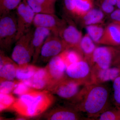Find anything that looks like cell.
<instances>
[{"label":"cell","instance_id":"6da1fadb","mask_svg":"<svg viewBox=\"0 0 120 120\" xmlns=\"http://www.w3.org/2000/svg\"><path fill=\"white\" fill-rule=\"evenodd\" d=\"M110 92L103 83H92L83 87L73 99V108L84 113L88 118L97 119L110 108Z\"/></svg>","mask_w":120,"mask_h":120},{"label":"cell","instance_id":"7a4b0ae2","mask_svg":"<svg viewBox=\"0 0 120 120\" xmlns=\"http://www.w3.org/2000/svg\"><path fill=\"white\" fill-rule=\"evenodd\" d=\"M54 101V97L49 91L33 89L16 99L11 107L20 116L32 117L44 112Z\"/></svg>","mask_w":120,"mask_h":120},{"label":"cell","instance_id":"3957f363","mask_svg":"<svg viewBox=\"0 0 120 120\" xmlns=\"http://www.w3.org/2000/svg\"><path fill=\"white\" fill-rule=\"evenodd\" d=\"M34 31L31 28L16 41L11 58L19 66L28 64L33 58L34 49L32 38Z\"/></svg>","mask_w":120,"mask_h":120},{"label":"cell","instance_id":"277c9868","mask_svg":"<svg viewBox=\"0 0 120 120\" xmlns=\"http://www.w3.org/2000/svg\"><path fill=\"white\" fill-rule=\"evenodd\" d=\"M0 16V45L2 49L8 50L16 40V15L15 12H11Z\"/></svg>","mask_w":120,"mask_h":120},{"label":"cell","instance_id":"5b68a950","mask_svg":"<svg viewBox=\"0 0 120 120\" xmlns=\"http://www.w3.org/2000/svg\"><path fill=\"white\" fill-rule=\"evenodd\" d=\"M66 75L68 78L78 81L85 86L94 83L92 67L84 59L67 67Z\"/></svg>","mask_w":120,"mask_h":120},{"label":"cell","instance_id":"8992f818","mask_svg":"<svg viewBox=\"0 0 120 120\" xmlns=\"http://www.w3.org/2000/svg\"><path fill=\"white\" fill-rule=\"evenodd\" d=\"M64 17L65 22L59 31L58 35L67 45L68 49H75L80 52V43L83 37L82 32L77 28L72 19L66 15Z\"/></svg>","mask_w":120,"mask_h":120},{"label":"cell","instance_id":"52a82bcc","mask_svg":"<svg viewBox=\"0 0 120 120\" xmlns=\"http://www.w3.org/2000/svg\"><path fill=\"white\" fill-rule=\"evenodd\" d=\"M16 10L17 26L16 41L31 29L36 13L28 5L26 0H23Z\"/></svg>","mask_w":120,"mask_h":120},{"label":"cell","instance_id":"ba28073f","mask_svg":"<svg viewBox=\"0 0 120 120\" xmlns=\"http://www.w3.org/2000/svg\"><path fill=\"white\" fill-rule=\"evenodd\" d=\"M118 49L110 46L97 47L90 64L92 67L105 69L113 66Z\"/></svg>","mask_w":120,"mask_h":120},{"label":"cell","instance_id":"9c48e42d","mask_svg":"<svg viewBox=\"0 0 120 120\" xmlns=\"http://www.w3.org/2000/svg\"><path fill=\"white\" fill-rule=\"evenodd\" d=\"M84 86L78 81L67 77L50 87L47 90L62 98L72 99L82 88L81 87Z\"/></svg>","mask_w":120,"mask_h":120},{"label":"cell","instance_id":"30bf717a","mask_svg":"<svg viewBox=\"0 0 120 120\" xmlns=\"http://www.w3.org/2000/svg\"><path fill=\"white\" fill-rule=\"evenodd\" d=\"M67 49V45L60 37L52 32L42 46L40 56L43 60L49 61Z\"/></svg>","mask_w":120,"mask_h":120},{"label":"cell","instance_id":"8fae6325","mask_svg":"<svg viewBox=\"0 0 120 120\" xmlns=\"http://www.w3.org/2000/svg\"><path fill=\"white\" fill-rule=\"evenodd\" d=\"M65 22L64 17L60 19L55 14L36 13L33 25L35 27L47 28L50 30L53 34L58 35L59 31Z\"/></svg>","mask_w":120,"mask_h":120},{"label":"cell","instance_id":"7c38bea8","mask_svg":"<svg viewBox=\"0 0 120 120\" xmlns=\"http://www.w3.org/2000/svg\"><path fill=\"white\" fill-rule=\"evenodd\" d=\"M45 68L50 81V86L47 90L67 77L66 75L67 67L60 54L50 59Z\"/></svg>","mask_w":120,"mask_h":120},{"label":"cell","instance_id":"4fadbf2b","mask_svg":"<svg viewBox=\"0 0 120 120\" xmlns=\"http://www.w3.org/2000/svg\"><path fill=\"white\" fill-rule=\"evenodd\" d=\"M99 44L115 47L120 45V22H111L106 26Z\"/></svg>","mask_w":120,"mask_h":120},{"label":"cell","instance_id":"5bb4252c","mask_svg":"<svg viewBox=\"0 0 120 120\" xmlns=\"http://www.w3.org/2000/svg\"><path fill=\"white\" fill-rule=\"evenodd\" d=\"M18 65L12 59L5 55L0 50V82L4 80H13L16 77Z\"/></svg>","mask_w":120,"mask_h":120},{"label":"cell","instance_id":"9a60e30c","mask_svg":"<svg viewBox=\"0 0 120 120\" xmlns=\"http://www.w3.org/2000/svg\"><path fill=\"white\" fill-rule=\"evenodd\" d=\"M23 81L30 87L36 90H47L50 84L49 76L45 68H38L31 78Z\"/></svg>","mask_w":120,"mask_h":120},{"label":"cell","instance_id":"2e32d148","mask_svg":"<svg viewBox=\"0 0 120 120\" xmlns=\"http://www.w3.org/2000/svg\"><path fill=\"white\" fill-rule=\"evenodd\" d=\"M47 120H77L82 119L79 112L74 108L60 107L53 109L45 116Z\"/></svg>","mask_w":120,"mask_h":120},{"label":"cell","instance_id":"e0dca14e","mask_svg":"<svg viewBox=\"0 0 120 120\" xmlns=\"http://www.w3.org/2000/svg\"><path fill=\"white\" fill-rule=\"evenodd\" d=\"M52 33L47 28L36 27L34 31L32 38V43L34 49V54L32 61L35 63L40 56L41 49L46 38Z\"/></svg>","mask_w":120,"mask_h":120},{"label":"cell","instance_id":"ac0fdd59","mask_svg":"<svg viewBox=\"0 0 120 120\" xmlns=\"http://www.w3.org/2000/svg\"><path fill=\"white\" fill-rule=\"evenodd\" d=\"M106 16L98 8H94L76 21L82 27L98 24L105 23Z\"/></svg>","mask_w":120,"mask_h":120},{"label":"cell","instance_id":"d6986e66","mask_svg":"<svg viewBox=\"0 0 120 120\" xmlns=\"http://www.w3.org/2000/svg\"><path fill=\"white\" fill-rule=\"evenodd\" d=\"M94 83H103L113 81L120 75V67L114 66L102 69L92 67Z\"/></svg>","mask_w":120,"mask_h":120},{"label":"cell","instance_id":"ffe728a7","mask_svg":"<svg viewBox=\"0 0 120 120\" xmlns=\"http://www.w3.org/2000/svg\"><path fill=\"white\" fill-rule=\"evenodd\" d=\"M35 13L55 14V4L49 0H26Z\"/></svg>","mask_w":120,"mask_h":120},{"label":"cell","instance_id":"44dd1931","mask_svg":"<svg viewBox=\"0 0 120 120\" xmlns=\"http://www.w3.org/2000/svg\"><path fill=\"white\" fill-rule=\"evenodd\" d=\"M95 43L87 34L82 38L79 45V51L84 59L90 63L96 49Z\"/></svg>","mask_w":120,"mask_h":120},{"label":"cell","instance_id":"7402d4cb","mask_svg":"<svg viewBox=\"0 0 120 120\" xmlns=\"http://www.w3.org/2000/svg\"><path fill=\"white\" fill-rule=\"evenodd\" d=\"M75 21L94 8V0H74Z\"/></svg>","mask_w":120,"mask_h":120},{"label":"cell","instance_id":"603a6c76","mask_svg":"<svg viewBox=\"0 0 120 120\" xmlns=\"http://www.w3.org/2000/svg\"><path fill=\"white\" fill-rule=\"evenodd\" d=\"M105 23L98 24L86 26L85 27L88 35L95 44H99L106 26Z\"/></svg>","mask_w":120,"mask_h":120},{"label":"cell","instance_id":"cb8c5ba5","mask_svg":"<svg viewBox=\"0 0 120 120\" xmlns=\"http://www.w3.org/2000/svg\"><path fill=\"white\" fill-rule=\"evenodd\" d=\"M60 54L67 67L70 65L84 59L82 53L75 49H69L65 50Z\"/></svg>","mask_w":120,"mask_h":120},{"label":"cell","instance_id":"d4e9b609","mask_svg":"<svg viewBox=\"0 0 120 120\" xmlns=\"http://www.w3.org/2000/svg\"><path fill=\"white\" fill-rule=\"evenodd\" d=\"M38 68L29 64L18 65L16 71V78L20 81L30 79L33 76Z\"/></svg>","mask_w":120,"mask_h":120},{"label":"cell","instance_id":"484cf974","mask_svg":"<svg viewBox=\"0 0 120 120\" xmlns=\"http://www.w3.org/2000/svg\"><path fill=\"white\" fill-rule=\"evenodd\" d=\"M22 0H0V16L16 9Z\"/></svg>","mask_w":120,"mask_h":120},{"label":"cell","instance_id":"4316f807","mask_svg":"<svg viewBox=\"0 0 120 120\" xmlns=\"http://www.w3.org/2000/svg\"><path fill=\"white\" fill-rule=\"evenodd\" d=\"M96 120H120V109L116 107L104 111Z\"/></svg>","mask_w":120,"mask_h":120},{"label":"cell","instance_id":"83f0119b","mask_svg":"<svg viewBox=\"0 0 120 120\" xmlns=\"http://www.w3.org/2000/svg\"><path fill=\"white\" fill-rule=\"evenodd\" d=\"M16 99L10 94L0 93V110H4L11 107Z\"/></svg>","mask_w":120,"mask_h":120},{"label":"cell","instance_id":"f1b7e54d","mask_svg":"<svg viewBox=\"0 0 120 120\" xmlns=\"http://www.w3.org/2000/svg\"><path fill=\"white\" fill-rule=\"evenodd\" d=\"M114 103L116 107L120 109V75L113 81Z\"/></svg>","mask_w":120,"mask_h":120},{"label":"cell","instance_id":"f546056e","mask_svg":"<svg viewBox=\"0 0 120 120\" xmlns=\"http://www.w3.org/2000/svg\"><path fill=\"white\" fill-rule=\"evenodd\" d=\"M18 82L13 80H4L0 82V93L10 94L13 91Z\"/></svg>","mask_w":120,"mask_h":120},{"label":"cell","instance_id":"4dcf8cb0","mask_svg":"<svg viewBox=\"0 0 120 120\" xmlns=\"http://www.w3.org/2000/svg\"><path fill=\"white\" fill-rule=\"evenodd\" d=\"M33 89L23 81H20L16 84L15 88L13 90V92L14 94L20 96L26 94Z\"/></svg>","mask_w":120,"mask_h":120},{"label":"cell","instance_id":"1f68e13d","mask_svg":"<svg viewBox=\"0 0 120 120\" xmlns=\"http://www.w3.org/2000/svg\"><path fill=\"white\" fill-rule=\"evenodd\" d=\"M74 0H64V6L66 15H65L74 20Z\"/></svg>","mask_w":120,"mask_h":120},{"label":"cell","instance_id":"d6a6232c","mask_svg":"<svg viewBox=\"0 0 120 120\" xmlns=\"http://www.w3.org/2000/svg\"><path fill=\"white\" fill-rule=\"evenodd\" d=\"M108 17L111 22H120V9L116 8Z\"/></svg>","mask_w":120,"mask_h":120},{"label":"cell","instance_id":"836d02e7","mask_svg":"<svg viewBox=\"0 0 120 120\" xmlns=\"http://www.w3.org/2000/svg\"><path fill=\"white\" fill-rule=\"evenodd\" d=\"M113 66L120 67V50L118 49L114 60Z\"/></svg>","mask_w":120,"mask_h":120},{"label":"cell","instance_id":"e575fe53","mask_svg":"<svg viewBox=\"0 0 120 120\" xmlns=\"http://www.w3.org/2000/svg\"><path fill=\"white\" fill-rule=\"evenodd\" d=\"M94 2L98 1H104L109 3L116 7V0H94Z\"/></svg>","mask_w":120,"mask_h":120},{"label":"cell","instance_id":"d590c367","mask_svg":"<svg viewBox=\"0 0 120 120\" xmlns=\"http://www.w3.org/2000/svg\"><path fill=\"white\" fill-rule=\"evenodd\" d=\"M116 8H117L120 9V0H116Z\"/></svg>","mask_w":120,"mask_h":120},{"label":"cell","instance_id":"8d00e7d4","mask_svg":"<svg viewBox=\"0 0 120 120\" xmlns=\"http://www.w3.org/2000/svg\"><path fill=\"white\" fill-rule=\"evenodd\" d=\"M49 0L50 1V2H52V3H54V4H55L56 0Z\"/></svg>","mask_w":120,"mask_h":120},{"label":"cell","instance_id":"74e56055","mask_svg":"<svg viewBox=\"0 0 120 120\" xmlns=\"http://www.w3.org/2000/svg\"><path fill=\"white\" fill-rule=\"evenodd\" d=\"M117 49L118 50H120V45L119 46H118V47H116Z\"/></svg>","mask_w":120,"mask_h":120}]
</instances>
